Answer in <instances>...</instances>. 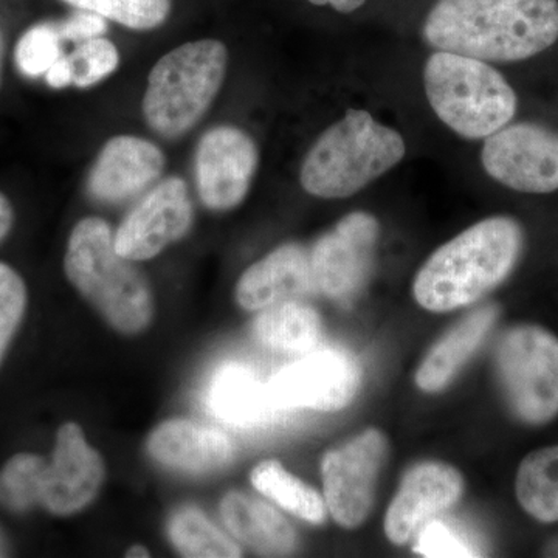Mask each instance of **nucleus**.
<instances>
[{
    "label": "nucleus",
    "instance_id": "nucleus-1",
    "mask_svg": "<svg viewBox=\"0 0 558 558\" xmlns=\"http://www.w3.org/2000/svg\"><path fill=\"white\" fill-rule=\"evenodd\" d=\"M429 46L481 61H521L558 39V0H438L424 25Z\"/></svg>",
    "mask_w": 558,
    "mask_h": 558
},
{
    "label": "nucleus",
    "instance_id": "nucleus-2",
    "mask_svg": "<svg viewBox=\"0 0 558 558\" xmlns=\"http://www.w3.org/2000/svg\"><path fill=\"white\" fill-rule=\"evenodd\" d=\"M521 248L523 231L515 220H481L429 256L414 279V299L438 314L476 303L509 277Z\"/></svg>",
    "mask_w": 558,
    "mask_h": 558
},
{
    "label": "nucleus",
    "instance_id": "nucleus-3",
    "mask_svg": "<svg viewBox=\"0 0 558 558\" xmlns=\"http://www.w3.org/2000/svg\"><path fill=\"white\" fill-rule=\"evenodd\" d=\"M132 263L117 252L106 220H80L70 234L64 258L69 281L113 329L128 336L148 328L154 315L149 281Z\"/></svg>",
    "mask_w": 558,
    "mask_h": 558
},
{
    "label": "nucleus",
    "instance_id": "nucleus-4",
    "mask_svg": "<svg viewBox=\"0 0 558 558\" xmlns=\"http://www.w3.org/2000/svg\"><path fill=\"white\" fill-rule=\"evenodd\" d=\"M402 135L365 110H348L323 132L301 167V185L312 196L343 199L365 189L405 156Z\"/></svg>",
    "mask_w": 558,
    "mask_h": 558
},
{
    "label": "nucleus",
    "instance_id": "nucleus-5",
    "mask_svg": "<svg viewBox=\"0 0 558 558\" xmlns=\"http://www.w3.org/2000/svg\"><path fill=\"white\" fill-rule=\"evenodd\" d=\"M229 51L216 39L183 44L150 70L143 116L150 130L178 138L207 113L226 80Z\"/></svg>",
    "mask_w": 558,
    "mask_h": 558
},
{
    "label": "nucleus",
    "instance_id": "nucleus-6",
    "mask_svg": "<svg viewBox=\"0 0 558 558\" xmlns=\"http://www.w3.org/2000/svg\"><path fill=\"white\" fill-rule=\"evenodd\" d=\"M424 84L436 116L461 137H490L515 116V92L486 61L440 50L425 64Z\"/></svg>",
    "mask_w": 558,
    "mask_h": 558
},
{
    "label": "nucleus",
    "instance_id": "nucleus-7",
    "mask_svg": "<svg viewBox=\"0 0 558 558\" xmlns=\"http://www.w3.org/2000/svg\"><path fill=\"white\" fill-rule=\"evenodd\" d=\"M502 395L517 417L531 425L558 414V339L539 326L521 325L499 340L495 352Z\"/></svg>",
    "mask_w": 558,
    "mask_h": 558
},
{
    "label": "nucleus",
    "instance_id": "nucleus-8",
    "mask_svg": "<svg viewBox=\"0 0 558 558\" xmlns=\"http://www.w3.org/2000/svg\"><path fill=\"white\" fill-rule=\"evenodd\" d=\"M387 457L384 433L368 428L323 458L326 506L341 527H359L368 519Z\"/></svg>",
    "mask_w": 558,
    "mask_h": 558
},
{
    "label": "nucleus",
    "instance_id": "nucleus-9",
    "mask_svg": "<svg viewBox=\"0 0 558 558\" xmlns=\"http://www.w3.org/2000/svg\"><path fill=\"white\" fill-rule=\"evenodd\" d=\"M269 387L284 411H339L357 396L362 368L347 351L322 349L279 371Z\"/></svg>",
    "mask_w": 558,
    "mask_h": 558
},
{
    "label": "nucleus",
    "instance_id": "nucleus-10",
    "mask_svg": "<svg viewBox=\"0 0 558 558\" xmlns=\"http://www.w3.org/2000/svg\"><path fill=\"white\" fill-rule=\"evenodd\" d=\"M380 227L368 213L344 216L311 250V269L317 292L347 301L357 295L369 277Z\"/></svg>",
    "mask_w": 558,
    "mask_h": 558
},
{
    "label": "nucleus",
    "instance_id": "nucleus-11",
    "mask_svg": "<svg viewBox=\"0 0 558 558\" xmlns=\"http://www.w3.org/2000/svg\"><path fill=\"white\" fill-rule=\"evenodd\" d=\"M484 170L523 193L558 190V134L537 124H513L487 137L481 154Z\"/></svg>",
    "mask_w": 558,
    "mask_h": 558
},
{
    "label": "nucleus",
    "instance_id": "nucleus-12",
    "mask_svg": "<svg viewBox=\"0 0 558 558\" xmlns=\"http://www.w3.org/2000/svg\"><path fill=\"white\" fill-rule=\"evenodd\" d=\"M255 142L240 128L218 126L201 138L196 150V185L205 207L227 211L248 194L258 170Z\"/></svg>",
    "mask_w": 558,
    "mask_h": 558
},
{
    "label": "nucleus",
    "instance_id": "nucleus-13",
    "mask_svg": "<svg viewBox=\"0 0 558 558\" xmlns=\"http://www.w3.org/2000/svg\"><path fill=\"white\" fill-rule=\"evenodd\" d=\"M193 216L186 183L179 178L163 180L121 222L113 244L124 258H154L189 233Z\"/></svg>",
    "mask_w": 558,
    "mask_h": 558
},
{
    "label": "nucleus",
    "instance_id": "nucleus-14",
    "mask_svg": "<svg viewBox=\"0 0 558 558\" xmlns=\"http://www.w3.org/2000/svg\"><path fill=\"white\" fill-rule=\"evenodd\" d=\"M102 481L101 454L92 449L80 425L73 422L62 425L53 458L43 472L39 505L54 515H73L97 498Z\"/></svg>",
    "mask_w": 558,
    "mask_h": 558
},
{
    "label": "nucleus",
    "instance_id": "nucleus-15",
    "mask_svg": "<svg viewBox=\"0 0 558 558\" xmlns=\"http://www.w3.org/2000/svg\"><path fill=\"white\" fill-rule=\"evenodd\" d=\"M464 478L446 462L414 465L403 476L385 517V534L395 545H405L429 521L457 505L464 494Z\"/></svg>",
    "mask_w": 558,
    "mask_h": 558
},
{
    "label": "nucleus",
    "instance_id": "nucleus-16",
    "mask_svg": "<svg viewBox=\"0 0 558 558\" xmlns=\"http://www.w3.org/2000/svg\"><path fill=\"white\" fill-rule=\"evenodd\" d=\"M163 168V153L154 143L120 135L101 149L87 179V190L94 199L117 204L149 189Z\"/></svg>",
    "mask_w": 558,
    "mask_h": 558
},
{
    "label": "nucleus",
    "instance_id": "nucleus-17",
    "mask_svg": "<svg viewBox=\"0 0 558 558\" xmlns=\"http://www.w3.org/2000/svg\"><path fill=\"white\" fill-rule=\"evenodd\" d=\"M148 453L165 468L207 475L229 468L236 457V447L220 429L174 418L150 433Z\"/></svg>",
    "mask_w": 558,
    "mask_h": 558
},
{
    "label": "nucleus",
    "instance_id": "nucleus-18",
    "mask_svg": "<svg viewBox=\"0 0 558 558\" xmlns=\"http://www.w3.org/2000/svg\"><path fill=\"white\" fill-rule=\"evenodd\" d=\"M317 292L312 277L310 253L301 245L286 244L253 264L236 286L242 310H267L286 301H296Z\"/></svg>",
    "mask_w": 558,
    "mask_h": 558
},
{
    "label": "nucleus",
    "instance_id": "nucleus-19",
    "mask_svg": "<svg viewBox=\"0 0 558 558\" xmlns=\"http://www.w3.org/2000/svg\"><path fill=\"white\" fill-rule=\"evenodd\" d=\"M209 411L238 428H260L274 424L284 410L278 405L269 381L264 384L247 366L229 363L209 381Z\"/></svg>",
    "mask_w": 558,
    "mask_h": 558
},
{
    "label": "nucleus",
    "instance_id": "nucleus-20",
    "mask_svg": "<svg viewBox=\"0 0 558 558\" xmlns=\"http://www.w3.org/2000/svg\"><path fill=\"white\" fill-rule=\"evenodd\" d=\"M498 318L495 306L473 311L451 328L438 343L433 344L416 373L422 391L438 392L453 380L488 336Z\"/></svg>",
    "mask_w": 558,
    "mask_h": 558
},
{
    "label": "nucleus",
    "instance_id": "nucleus-21",
    "mask_svg": "<svg viewBox=\"0 0 558 558\" xmlns=\"http://www.w3.org/2000/svg\"><path fill=\"white\" fill-rule=\"evenodd\" d=\"M220 515L234 537L260 554L288 556L296 548L289 521L259 499L230 492L220 502Z\"/></svg>",
    "mask_w": 558,
    "mask_h": 558
},
{
    "label": "nucleus",
    "instance_id": "nucleus-22",
    "mask_svg": "<svg viewBox=\"0 0 558 558\" xmlns=\"http://www.w3.org/2000/svg\"><path fill=\"white\" fill-rule=\"evenodd\" d=\"M322 318L314 307L296 301L275 304L260 311L253 333L264 347L290 354H306L322 339Z\"/></svg>",
    "mask_w": 558,
    "mask_h": 558
},
{
    "label": "nucleus",
    "instance_id": "nucleus-23",
    "mask_svg": "<svg viewBox=\"0 0 558 558\" xmlns=\"http://www.w3.org/2000/svg\"><path fill=\"white\" fill-rule=\"evenodd\" d=\"M250 480L259 494L292 515L311 524H323L328 519L325 498L315 488L293 476L278 461L260 462L253 469Z\"/></svg>",
    "mask_w": 558,
    "mask_h": 558
},
{
    "label": "nucleus",
    "instance_id": "nucleus-24",
    "mask_svg": "<svg viewBox=\"0 0 558 558\" xmlns=\"http://www.w3.org/2000/svg\"><path fill=\"white\" fill-rule=\"evenodd\" d=\"M517 498L542 523L558 521V446L532 451L517 473Z\"/></svg>",
    "mask_w": 558,
    "mask_h": 558
},
{
    "label": "nucleus",
    "instance_id": "nucleus-25",
    "mask_svg": "<svg viewBox=\"0 0 558 558\" xmlns=\"http://www.w3.org/2000/svg\"><path fill=\"white\" fill-rule=\"evenodd\" d=\"M168 534L182 556L197 558L241 557V548L196 508H182L171 517Z\"/></svg>",
    "mask_w": 558,
    "mask_h": 558
},
{
    "label": "nucleus",
    "instance_id": "nucleus-26",
    "mask_svg": "<svg viewBox=\"0 0 558 558\" xmlns=\"http://www.w3.org/2000/svg\"><path fill=\"white\" fill-rule=\"evenodd\" d=\"M47 462L32 453H20L0 470V506L10 512H27L39 505L40 480Z\"/></svg>",
    "mask_w": 558,
    "mask_h": 558
},
{
    "label": "nucleus",
    "instance_id": "nucleus-27",
    "mask_svg": "<svg viewBox=\"0 0 558 558\" xmlns=\"http://www.w3.org/2000/svg\"><path fill=\"white\" fill-rule=\"evenodd\" d=\"M78 10L92 11L131 28L154 31L165 24L171 13L172 0H64Z\"/></svg>",
    "mask_w": 558,
    "mask_h": 558
},
{
    "label": "nucleus",
    "instance_id": "nucleus-28",
    "mask_svg": "<svg viewBox=\"0 0 558 558\" xmlns=\"http://www.w3.org/2000/svg\"><path fill=\"white\" fill-rule=\"evenodd\" d=\"M61 35L57 25L39 24L24 33L16 46L17 68L24 75L36 76L49 72L61 54Z\"/></svg>",
    "mask_w": 558,
    "mask_h": 558
},
{
    "label": "nucleus",
    "instance_id": "nucleus-29",
    "mask_svg": "<svg viewBox=\"0 0 558 558\" xmlns=\"http://www.w3.org/2000/svg\"><path fill=\"white\" fill-rule=\"evenodd\" d=\"M69 60L73 68V84L89 87L119 68L120 54L110 40L100 36L80 43L78 49Z\"/></svg>",
    "mask_w": 558,
    "mask_h": 558
},
{
    "label": "nucleus",
    "instance_id": "nucleus-30",
    "mask_svg": "<svg viewBox=\"0 0 558 558\" xmlns=\"http://www.w3.org/2000/svg\"><path fill=\"white\" fill-rule=\"evenodd\" d=\"M27 307L24 279L9 264L0 263V360L20 328Z\"/></svg>",
    "mask_w": 558,
    "mask_h": 558
},
{
    "label": "nucleus",
    "instance_id": "nucleus-31",
    "mask_svg": "<svg viewBox=\"0 0 558 558\" xmlns=\"http://www.w3.org/2000/svg\"><path fill=\"white\" fill-rule=\"evenodd\" d=\"M414 542V553L424 557H478V550L461 537L458 531L438 519L429 521L418 531Z\"/></svg>",
    "mask_w": 558,
    "mask_h": 558
},
{
    "label": "nucleus",
    "instance_id": "nucleus-32",
    "mask_svg": "<svg viewBox=\"0 0 558 558\" xmlns=\"http://www.w3.org/2000/svg\"><path fill=\"white\" fill-rule=\"evenodd\" d=\"M57 28L62 39L83 43V40L100 38L108 31V25H106V17L100 14L78 10L68 21L58 24Z\"/></svg>",
    "mask_w": 558,
    "mask_h": 558
},
{
    "label": "nucleus",
    "instance_id": "nucleus-33",
    "mask_svg": "<svg viewBox=\"0 0 558 558\" xmlns=\"http://www.w3.org/2000/svg\"><path fill=\"white\" fill-rule=\"evenodd\" d=\"M47 84L53 89H62L73 83V68L69 57H61L46 73Z\"/></svg>",
    "mask_w": 558,
    "mask_h": 558
},
{
    "label": "nucleus",
    "instance_id": "nucleus-34",
    "mask_svg": "<svg viewBox=\"0 0 558 558\" xmlns=\"http://www.w3.org/2000/svg\"><path fill=\"white\" fill-rule=\"evenodd\" d=\"M14 211L5 194L0 193V241L5 240L13 227Z\"/></svg>",
    "mask_w": 558,
    "mask_h": 558
},
{
    "label": "nucleus",
    "instance_id": "nucleus-35",
    "mask_svg": "<svg viewBox=\"0 0 558 558\" xmlns=\"http://www.w3.org/2000/svg\"><path fill=\"white\" fill-rule=\"evenodd\" d=\"M310 2L318 7L330 5L340 13H352L360 9L366 0H310Z\"/></svg>",
    "mask_w": 558,
    "mask_h": 558
},
{
    "label": "nucleus",
    "instance_id": "nucleus-36",
    "mask_svg": "<svg viewBox=\"0 0 558 558\" xmlns=\"http://www.w3.org/2000/svg\"><path fill=\"white\" fill-rule=\"evenodd\" d=\"M126 557H130V558L143 557V558H146V557H149V553H148V549L142 548V546H134V548H131L130 550H128Z\"/></svg>",
    "mask_w": 558,
    "mask_h": 558
},
{
    "label": "nucleus",
    "instance_id": "nucleus-37",
    "mask_svg": "<svg viewBox=\"0 0 558 558\" xmlns=\"http://www.w3.org/2000/svg\"><path fill=\"white\" fill-rule=\"evenodd\" d=\"M5 553H7L5 539H3L2 534H0V557L5 556Z\"/></svg>",
    "mask_w": 558,
    "mask_h": 558
},
{
    "label": "nucleus",
    "instance_id": "nucleus-38",
    "mask_svg": "<svg viewBox=\"0 0 558 558\" xmlns=\"http://www.w3.org/2000/svg\"><path fill=\"white\" fill-rule=\"evenodd\" d=\"M2 58H3V44H2V36H0V76H2Z\"/></svg>",
    "mask_w": 558,
    "mask_h": 558
}]
</instances>
